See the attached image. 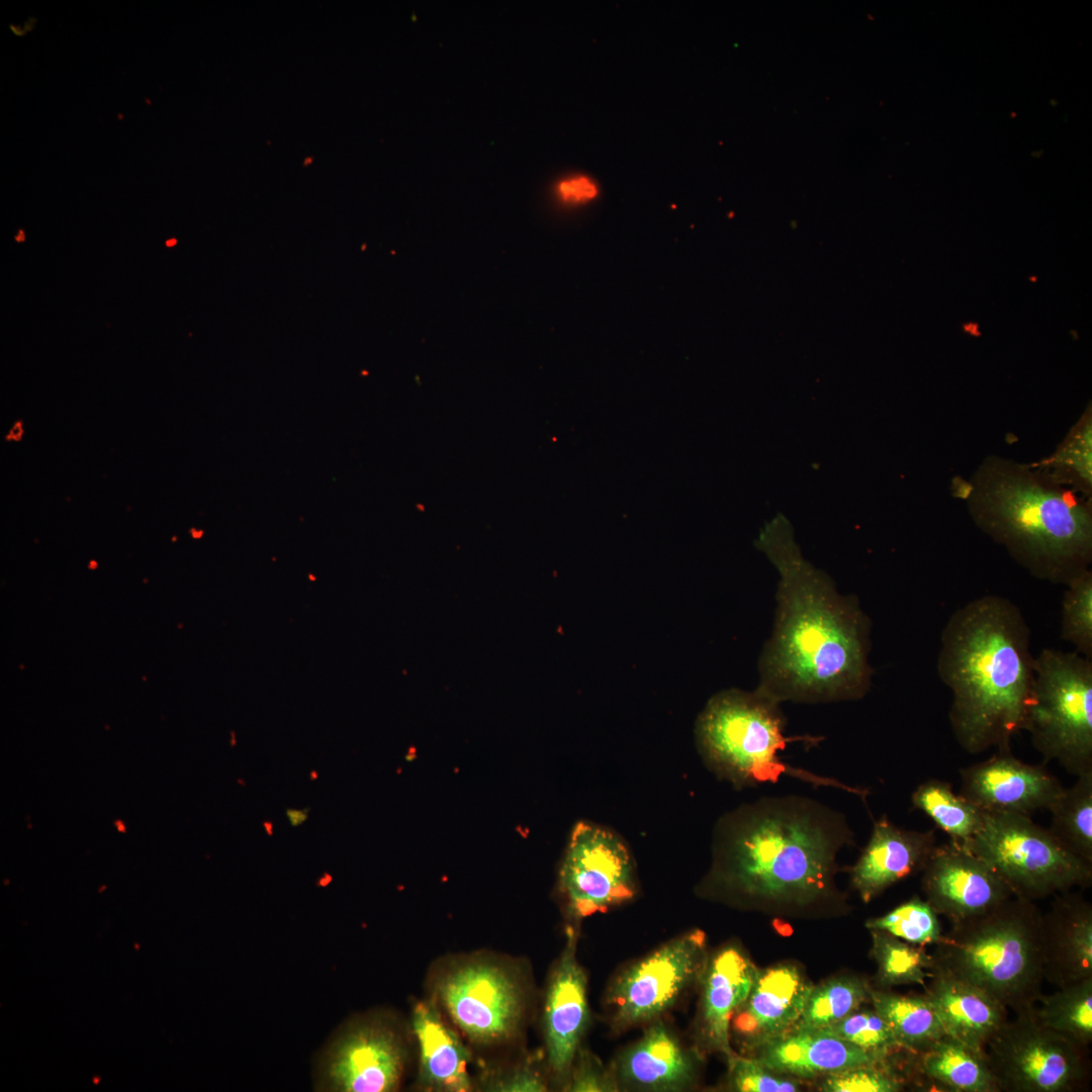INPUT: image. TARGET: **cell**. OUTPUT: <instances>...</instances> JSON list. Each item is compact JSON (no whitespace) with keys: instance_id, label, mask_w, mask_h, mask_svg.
<instances>
[{"instance_id":"7","label":"cell","mask_w":1092,"mask_h":1092,"mask_svg":"<svg viewBox=\"0 0 1092 1092\" xmlns=\"http://www.w3.org/2000/svg\"><path fill=\"white\" fill-rule=\"evenodd\" d=\"M1023 730L1044 762L1092 772V659L1054 648L1034 656Z\"/></svg>"},{"instance_id":"12","label":"cell","mask_w":1092,"mask_h":1092,"mask_svg":"<svg viewBox=\"0 0 1092 1092\" xmlns=\"http://www.w3.org/2000/svg\"><path fill=\"white\" fill-rule=\"evenodd\" d=\"M705 934L693 930L662 944L626 969L607 995L610 1020L617 1030L650 1021L668 1010L703 974Z\"/></svg>"},{"instance_id":"31","label":"cell","mask_w":1092,"mask_h":1092,"mask_svg":"<svg viewBox=\"0 0 1092 1092\" xmlns=\"http://www.w3.org/2000/svg\"><path fill=\"white\" fill-rule=\"evenodd\" d=\"M872 931V956L877 981L883 987L918 984L925 986L931 975L932 959L923 945L906 942L887 932Z\"/></svg>"},{"instance_id":"6","label":"cell","mask_w":1092,"mask_h":1092,"mask_svg":"<svg viewBox=\"0 0 1092 1092\" xmlns=\"http://www.w3.org/2000/svg\"><path fill=\"white\" fill-rule=\"evenodd\" d=\"M781 703L761 692L729 689L715 694L697 718L698 751L718 779L737 789L774 784L790 777L814 787H829L859 797L867 804V789L793 766L781 758L789 742L820 737L787 736Z\"/></svg>"},{"instance_id":"44","label":"cell","mask_w":1092,"mask_h":1092,"mask_svg":"<svg viewBox=\"0 0 1092 1092\" xmlns=\"http://www.w3.org/2000/svg\"><path fill=\"white\" fill-rule=\"evenodd\" d=\"M175 244H176V240H175V239H170V240H168V241L166 242V246H168V247H172V246H174Z\"/></svg>"},{"instance_id":"37","label":"cell","mask_w":1092,"mask_h":1092,"mask_svg":"<svg viewBox=\"0 0 1092 1092\" xmlns=\"http://www.w3.org/2000/svg\"><path fill=\"white\" fill-rule=\"evenodd\" d=\"M878 1064L857 1066L827 1075L821 1084L826 1092H895L901 1085Z\"/></svg>"},{"instance_id":"46","label":"cell","mask_w":1092,"mask_h":1092,"mask_svg":"<svg viewBox=\"0 0 1092 1092\" xmlns=\"http://www.w3.org/2000/svg\"><path fill=\"white\" fill-rule=\"evenodd\" d=\"M308 162H311V158H310V157H308V159H306V160H305V161H304L303 163H304V164H307Z\"/></svg>"},{"instance_id":"36","label":"cell","mask_w":1092,"mask_h":1092,"mask_svg":"<svg viewBox=\"0 0 1092 1092\" xmlns=\"http://www.w3.org/2000/svg\"><path fill=\"white\" fill-rule=\"evenodd\" d=\"M730 1081L740 1092H794L799 1091L797 1082L775 1072L757 1059L737 1056L729 1058Z\"/></svg>"},{"instance_id":"22","label":"cell","mask_w":1092,"mask_h":1092,"mask_svg":"<svg viewBox=\"0 0 1092 1092\" xmlns=\"http://www.w3.org/2000/svg\"><path fill=\"white\" fill-rule=\"evenodd\" d=\"M757 1059L770 1070L799 1077L879 1064L882 1057L819 1030H794L764 1043Z\"/></svg>"},{"instance_id":"28","label":"cell","mask_w":1092,"mask_h":1092,"mask_svg":"<svg viewBox=\"0 0 1092 1092\" xmlns=\"http://www.w3.org/2000/svg\"><path fill=\"white\" fill-rule=\"evenodd\" d=\"M1048 811L1049 830L1071 853L1092 864V772L1064 788Z\"/></svg>"},{"instance_id":"38","label":"cell","mask_w":1092,"mask_h":1092,"mask_svg":"<svg viewBox=\"0 0 1092 1092\" xmlns=\"http://www.w3.org/2000/svg\"><path fill=\"white\" fill-rule=\"evenodd\" d=\"M576 1056L577 1061L575 1065H572L567 1077V1091L605 1092L618 1090L617 1080L605 1070L593 1055L578 1050Z\"/></svg>"},{"instance_id":"14","label":"cell","mask_w":1092,"mask_h":1092,"mask_svg":"<svg viewBox=\"0 0 1092 1092\" xmlns=\"http://www.w3.org/2000/svg\"><path fill=\"white\" fill-rule=\"evenodd\" d=\"M922 871L925 900L952 924L984 914L1014 896L988 863L952 841L936 845Z\"/></svg>"},{"instance_id":"45","label":"cell","mask_w":1092,"mask_h":1092,"mask_svg":"<svg viewBox=\"0 0 1092 1092\" xmlns=\"http://www.w3.org/2000/svg\"><path fill=\"white\" fill-rule=\"evenodd\" d=\"M89 567H90V568H95V567H96V562H95V561H91V562H90V566H89Z\"/></svg>"},{"instance_id":"2","label":"cell","mask_w":1092,"mask_h":1092,"mask_svg":"<svg viewBox=\"0 0 1092 1092\" xmlns=\"http://www.w3.org/2000/svg\"><path fill=\"white\" fill-rule=\"evenodd\" d=\"M854 843L841 812L800 795L762 797L718 819L711 883L745 903L812 906L836 897L837 854Z\"/></svg>"},{"instance_id":"21","label":"cell","mask_w":1092,"mask_h":1092,"mask_svg":"<svg viewBox=\"0 0 1092 1092\" xmlns=\"http://www.w3.org/2000/svg\"><path fill=\"white\" fill-rule=\"evenodd\" d=\"M757 970L737 947L727 946L705 965L701 1006L702 1032L708 1044L728 1059L730 1024L734 1012L747 999Z\"/></svg>"},{"instance_id":"17","label":"cell","mask_w":1092,"mask_h":1092,"mask_svg":"<svg viewBox=\"0 0 1092 1092\" xmlns=\"http://www.w3.org/2000/svg\"><path fill=\"white\" fill-rule=\"evenodd\" d=\"M813 988L795 966L757 972L730 1030L746 1045H760L794 1030Z\"/></svg>"},{"instance_id":"11","label":"cell","mask_w":1092,"mask_h":1092,"mask_svg":"<svg viewBox=\"0 0 1092 1092\" xmlns=\"http://www.w3.org/2000/svg\"><path fill=\"white\" fill-rule=\"evenodd\" d=\"M437 998L455 1025L471 1041L498 1043L517 1031L524 993L516 975L483 959L461 962L437 983Z\"/></svg>"},{"instance_id":"43","label":"cell","mask_w":1092,"mask_h":1092,"mask_svg":"<svg viewBox=\"0 0 1092 1092\" xmlns=\"http://www.w3.org/2000/svg\"><path fill=\"white\" fill-rule=\"evenodd\" d=\"M23 240H24V234H23V232H22V231H20V232H19V234H18V236L16 237V241H17V242H21V241H23Z\"/></svg>"},{"instance_id":"1","label":"cell","mask_w":1092,"mask_h":1092,"mask_svg":"<svg viewBox=\"0 0 1092 1092\" xmlns=\"http://www.w3.org/2000/svg\"><path fill=\"white\" fill-rule=\"evenodd\" d=\"M779 527L761 539L780 572L757 691L779 703L854 701L872 685L871 621L858 600L807 564Z\"/></svg>"},{"instance_id":"19","label":"cell","mask_w":1092,"mask_h":1092,"mask_svg":"<svg viewBox=\"0 0 1092 1092\" xmlns=\"http://www.w3.org/2000/svg\"><path fill=\"white\" fill-rule=\"evenodd\" d=\"M935 830H909L886 815L874 820L868 844L850 870V884L864 903L922 871L936 846Z\"/></svg>"},{"instance_id":"9","label":"cell","mask_w":1092,"mask_h":1092,"mask_svg":"<svg viewBox=\"0 0 1092 1092\" xmlns=\"http://www.w3.org/2000/svg\"><path fill=\"white\" fill-rule=\"evenodd\" d=\"M1034 1009L1008 1019L985 1046L998 1090L1073 1091L1090 1074L1088 1048L1041 1024Z\"/></svg>"},{"instance_id":"34","label":"cell","mask_w":1092,"mask_h":1092,"mask_svg":"<svg viewBox=\"0 0 1092 1092\" xmlns=\"http://www.w3.org/2000/svg\"><path fill=\"white\" fill-rule=\"evenodd\" d=\"M1062 600L1061 639L1092 659V571L1087 569L1066 585Z\"/></svg>"},{"instance_id":"33","label":"cell","mask_w":1092,"mask_h":1092,"mask_svg":"<svg viewBox=\"0 0 1092 1092\" xmlns=\"http://www.w3.org/2000/svg\"><path fill=\"white\" fill-rule=\"evenodd\" d=\"M866 926L870 930L884 931L923 946L935 944L942 936L938 914L919 896L912 897L885 915L869 919Z\"/></svg>"},{"instance_id":"10","label":"cell","mask_w":1092,"mask_h":1092,"mask_svg":"<svg viewBox=\"0 0 1092 1092\" xmlns=\"http://www.w3.org/2000/svg\"><path fill=\"white\" fill-rule=\"evenodd\" d=\"M558 887L573 920L633 899L637 893L635 867L623 838L598 823L577 822L560 864Z\"/></svg>"},{"instance_id":"20","label":"cell","mask_w":1092,"mask_h":1092,"mask_svg":"<svg viewBox=\"0 0 1092 1092\" xmlns=\"http://www.w3.org/2000/svg\"><path fill=\"white\" fill-rule=\"evenodd\" d=\"M925 995L946 1035L984 1054L994 1033L1008 1020V1009L976 986L931 969Z\"/></svg>"},{"instance_id":"18","label":"cell","mask_w":1092,"mask_h":1092,"mask_svg":"<svg viewBox=\"0 0 1092 1092\" xmlns=\"http://www.w3.org/2000/svg\"><path fill=\"white\" fill-rule=\"evenodd\" d=\"M1043 980L1057 988L1092 977V905L1080 893L1055 895L1041 913Z\"/></svg>"},{"instance_id":"40","label":"cell","mask_w":1092,"mask_h":1092,"mask_svg":"<svg viewBox=\"0 0 1092 1092\" xmlns=\"http://www.w3.org/2000/svg\"><path fill=\"white\" fill-rule=\"evenodd\" d=\"M558 194L568 202H581L597 196V186L586 177L564 180L558 185Z\"/></svg>"},{"instance_id":"26","label":"cell","mask_w":1092,"mask_h":1092,"mask_svg":"<svg viewBox=\"0 0 1092 1092\" xmlns=\"http://www.w3.org/2000/svg\"><path fill=\"white\" fill-rule=\"evenodd\" d=\"M870 1001L889 1023L902 1048L921 1053L945 1034L925 994L898 995L871 989Z\"/></svg>"},{"instance_id":"27","label":"cell","mask_w":1092,"mask_h":1092,"mask_svg":"<svg viewBox=\"0 0 1092 1092\" xmlns=\"http://www.w3.org/2000/svg\"><path fill=\"white\" fill-rule=\"evenodd\" d=\"M911 803L946 833L950 841L962 845L969 842L983 823L984 811L940 780L920 784L911 795Z\"/></svg>"},{"instance_id":"13","label":"cell","mask_w":1092,"mask_h":1092,"mask_svg":"<svg viewBox=\"0 0 1092 1092\" xmlns=\"http://www.w3.org/2000/svg\"><path fill=\"white\" fill-rule=\"evenodd\" d=\"M405 1052L396 1030L374 1018L340 1029L318 1056L315 1088L327 1092H391L401 1082Z\"/></svg>"},{"instance_id":"24","label":"cell","mask_w":1092,"mask_h":1092,"mask_svg":"<svg viewBox=\"0 0 1092 1092\" xmlns=\"http://www.w3.org/2000/svg\"><path fill=\"white\" fill-rule=\"evenodd\" d=\"M412 1026L420 1050L423 1084L437 1091L469 1090V1055L435 1004L420 1002L413 1010Z\"/></svg>"},{"instance_id":"41","label":"cell","mask_w":1092,"mask_h":1092,"mask_svg":"<svg viewBox=\"0 0 1092 1092\" xmlns=\"http://www.w3.org/2000/svg\"><path fill=\"white\" fill-rule=\"evenodd\" d=\"M309 810H310V808L299 809V810L298 809L287 808L285 810V814H286V816H287V818L289 820L290 825L292 827H297V826L301 825L303 822L306 821V819L308 817Z\"/></svg>"},{"instance_id":"4","label":"cell","mask_w":1092,"mask_h":1092,"mask_svg":"<svg viewBox=\"0 0 1092 1092\" xmlns=\"http://www.w3.org/2000/svg\"><path fill=\"white\" fill-rule=\"evenodd\" d=\"M1031 467L990 457L964 498L976 526L1030 575L1066 585L1092 562L1091 502Z\"/></svg>"},{"instance_id":"29","label":"cell","mask_w":1092,"mask_h":1092,"mask_svg":"<svg viewBox=\"0 0 1092 1092\" xmlns=\"http://www.w3.org/2000/svg\"><path fill=\"white\" fill-rule=\"evenodd\" d=\"M1092 414L1090 406L1048 458L1031 466L1055 483L1070 485L1085 496L1092 491Z\"/></svg>"},{"instance_id":"32","label":"cell","mask_w":1092,"mask_h":1092,"mask_svg":"<svg viewBox=\"0 0 1092 1092\" xmlns=\"http://www.w3.org/2000/svg\"><path fill=\"white\" fill-rule=\"evenodd\" d=\"M870 990L866 982L853 977L813 986L794 1030H817L841 1020L870 1000Z\"/></svg>"},{"instance_id":"42","label":"cell","mask_w":1092,"mask_h":1092,"mask_svg":"<svg viewBox=\"0 0 1092 1092\" xmlns=\"http://www.w3.org/2000/svg\"><path fill=\"white\" fill-rule=\"evenodd\" d=\"M22 434H23L22 425H21L20 422H16L15 425L11 428L7 438L15 440V441H19L21 439Z\"/></svg>"},{"instance_id":"39","label":"cell","mask_w":1092,"mask_h":1092,"mask_svg":"<svg viewBox=\"0 0 1092 1092\" xmlns=\"http://www.w3.org/2000/svg\"><path fill=\"white\" fill-rule=\"evenodd\" d=\"M490 1090L502 1092H540L546 1090L542 1077L535 1070L523 1067L495 1081Z\"/></svg>"},{"instance_id":"8","label":"cell","mask_w":1092,"mask_h":1092,"mask_svg":"<svg viewBox=\"0 0 1092 1092\" xmlns=\"http://www.w3.org/2000/svg\"><path fill=\"white\" fill-rule=\"evenodd\" d=\"M964 846L988 863L1014 896L1030 901L1092 883V864L1029 816L984 812L981 827Z\"/></svg>"},{"instance_id":"25","label":"cell","mask_w":1092,"mask_h":1092,"mask_svg":"<svg viewBox=\"0 0 1092 1092\" xmlns=\"http://www.w3.org/2000/svg\"><path fill=\"white\" fill-rule=\"evenodd\" d=\"M920 1054L921 1071L949 1091L999 1092L984 1054L949 1035H942Z\"/></svg>"},{"instance_id":"23","label":"cell","mask_w":1092,"mask_h":1092,"mask_svg":"<svg viewBox=\"0 0 1092 1092\" xmlns=\"http://www.w3.org/2000/svg\"><path fill=\"white\" fill-rule=\"evenodd\" d=\"M694 1061L662 1023L652 1024L620 1058L618 1075L625 1084L648 1091H673L687 1086Z\"/></svg>"},{"instance_id":"35","label":"cell","mask_w":1092,"mask_h":1092,"mask_svg":"<svg viewBox=\"0 0 1092 1092\" xmlns=\"http://www.w3.org/2000/svg\"><path fill=\"white\" fill-rule=\"evenodd\" d=\"M817 1030L839 1037L882 1058L890 1050L900 1046L891 1026L874 1007L873 1009L858 1008L841 1020Z\"/></svg>"},{"instance_id":"5","label":"cell","mask_w":1092,"mask_h":1092,"mask_svg":"<svg viewBox=\"0 0 1092 1092\" xmlns=\"http://www.w3.org/2000/svg\"><path fill=\"white\" fill-rule=\"evenodd\" d=\"M1041 911L1012 896L994 909L954 923L935 943L932 968L981 989L1015 1014L1042 995Z\"/></svg>"},{"instance_id":"30","label":"cell","mask_w":1092,"mask_h":1092,"mask_svg":"<svg viewBox=\"0 0 1092 1092\" xmlns=\"http://www.w3.org/2000/svg\"><path fill=\"white\" fill-rule=\"evenodd\" d=\"M1035 1006L1039 1022L1072 1041L1088 1048L1092 1042V977L1042 994Z\"/></svg>"},{"instance_id":"16","label":"cell","mask_w":1092,"mask_h":1092,"mask_svg":"<svg viewBox=\"0 0 1092 1092\" xmlns=\"http://www.w3.org/2000/svg\"><path fill=\"white\" fill-rule=\"evenodd\" d=\"M575 946L576 935L571 931L552 971L543 1016L549 1067L556 1077L566 1079L588 1020L586 977Z\"/></svg>"},{"instance_id":"3","label":"cell","mask_w":1092,"mask_h":1092,"mask_svg":"<svg viewBox=\"0 0 1092 1092\" xmlns=\"http://www.w3.org/2000/svg\"><path fill=\"white\" fill-rule=\"evenodd\" d=\"M1033 666L1030 629L1011 600L982 596L949 616L936 669L951 693L948 721L965 751L1010 749L1023 730Z\"/></svg>"},{"instance_id":"15","label":"cell","mask_w":1092,"mask_h":1092,"mask_svg":"<svg viewBox=\"0 0 1092 1092\" xmlns=\"http://www.w3.org/2000/svg\"><path fill=\"white\" fill-rule=\"evenodd\" d=\"M963 795L984 812L1030 816L1048 810L1064 787L1044 764H1029L997 752L959 770Z\"/></svg>"}]
</instances>
